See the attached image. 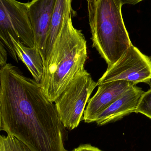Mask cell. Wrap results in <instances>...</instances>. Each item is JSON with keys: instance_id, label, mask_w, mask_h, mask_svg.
Instances as JSON below:
<instances>
[{"instance_id": "cell-5", "label": "cell", "mask_w": 151, "mask_h": 151, "mask_svg": "<svg viewBox=\"0 0 151 151\" xmlns=\"http://www.w3.org/2000/svg\"><path fill=\"white\" fill-rule=\"evenodd\" d=\"M151 80V58L132 44L115 63L108 66L98 81L97 86L117 81L129 82L134 85L149 83Z\"/></svg>"}, {"instance_id": "cell-14", "label": "cell", "mask_w": 151, "mask_h": 151, "mask_svg": "<svg viewBox=\"0 0 151 151\" xmlns=\"http://www.w3.org/2000/svg\"><path fill=\"white\" fill-rule=\"evenodd\" d=\"M72 151H103L90 144L81 145Z\"/></svg>"}, {"instance_id": "cell-4", "label": "cell", "mask_w": 151, "mask_h": 151, "mask_svg": "<svg viewBox=\"0 0 151 151\" xmlns=\"http://www.w3.org/2000/svg\"><path fill=\"white\" fill-rule=\"evenodd\" d=\"M97 82L86 70L74 78L55 101L61 122L65 127L72 130L83 120L86 105Z\"/></svg>"}, {"instance_id": "cell-8", "label": "cell", "mask_w": 151, "mask_h": 151, "mask_svg": "<svg viewBox=\"0 0 151 151\" xmlns=\"http://www.w3.org/2000/svg\"><path fill=\"white\" fill-rule=\"evenodd\" d=\"M0 5L6 11L21 42L27 47H35L34 36L28 15L27 3H24L17 0H0Z\"/></svg>"}, {"instance_id": "cell-2", "label": "cell", "mask_w": 151, "mask_h": 151, "mask_svg": "<svg viewBox=\"0 0 151 151\" xmlns=\"http://www.w3.org/2000/svg\"><path fill=\"white\" fill-rule=\"evenodd\" d=\"M72 12V9H66L55 17L58 34L40 83L45 96L53 103L85 70L87 59V40L81 30L74 26Z\"/></svg>"}, {"instance_id": "cell-9", "label": "cell", "mask_w": 151, "mask_h": 151, "mask_svg": "<svg viewBox=\"0 0 151 151\" xmlns=\"http://www.w3.org/2000/svg\"><path fill=\"white\" fill-rule=\"evenodd\" d=\"M144 91L136 85L131 86L120 97L99 114L95 122L103 126L136 112L139 100Z\"/></svg>"}, {"instance_id": "cell-13", "label": "cell", "mask_w": 151, "mask_h": 151, "mask_svg": "<svg viewBox=\"0 0 151 151\" xmlns=\"http://www.w3.org/2000/svg\"><path fill=\"white\" fill-rule=\"evenodd\" d=\"M7 52L6 47L2 42L0 41V66L1 68L7 64Z\"/></svg>"}, {"instance_id": "cell-11", "label": "cell", "mask_w": 151, "mask_h": 151, "mask_svg": "<svg viewBox=\"0 0 151 151\" xmlns=\"http://www.w3.org/2000/svg\"><path fill=\"white\" fill-rule=\"evenodd\" d=\"M0 151H33L26 145L13 136L1 135Z\"/></svg>"}, {"instance_id": "cell-7", "label": "cell", "mask_w": 151, "mask_h": 151, "mask_svg": "<svg viewBox=\"0 0 151 151\" xmlns=\"http://www.w3.org/2000/svg\"><path fill=\"white\" fill-rule=\"evenodd\" d=\"M136 85L125 81H117L98 85L95 95L90 99L85 108L83 120L95 122L97 116L120 97L131 86Z\"/></svg>"}, {"instance_id": "cell-6", "label": "cell", "mask_w": 151, "mask_h": 151, "mask_svg": "<svg viewBox=\"0 0 151 151\" xmlns=\"http://www.w3.org/2000/svg\"><path fill=\"white\" fill-rule=\"evenodd\" d=\"M57 0H32L28 12L34 36L35 47L44 64L46 43Z\"/></svg>"}, {"instance_id": "cell-10", "label": "cell", "mask_w": 151, "mask_h": 151, "mask_svg": "<svg viewBox=\"0 0 151 151\" xmlns=\"http://www.w3.org/2000/svg\"><path fill=\"white\" fill-rule=\"evenodd\" d=\"M17 56L27 66L34 79L40 83L44 71V64L39 50L35 47H30L11 37Z\"/></svg>"}, {"instance_id": "cell-12", "label": "cell", "mask_w": 151, "mask_h": 151, "mask_svg": "<svg viewBox=\"0 0 151 151\" xmlns=\"http://www.w3.org/2000/svg\"><path fill=\"white\" fill-rule=\"evenodd\" d=\"M136 112L144 114L151 119V88L142 95Z\"/></svg>"}, {"instance_id": "cell-3", "label": "cell", "mask_w": 151, "mask_h": 151, "mask_svg": "<svg viewBox=\"0 0 151 151\" xmlns=\"http://www.w3.org/2000/svg\"><path fill=\"white\" fill-rule=\"evenodd\" d=\"M120 0H90L87 2L93 47L112 65L132 45L121 13Z\"/></svg>"}, {"instance_id": "cell-15", "label": "cell", "mask_w": 151, "mask_h": 151, "mask_svg": "<svg viewBox=\"0 0 151 151\" xmlns=\"http://www.w3.org/2000/svg\"><path fill=\"white\" fill-rule=\"evenodd\" d=\"M143 0H120L122 5L125 4H134L138 3Z\"/></svg>"}, {"instance_id": "cell-1", "label": "cell", "mask_w": 151, "mask_h": 151, "mask_svg": "<svg viewBox=\"0 0 151 151\" xmlns=\"http://www.w3.org/2000/svg\"><path fill=\"white\" fill-rule=\"evenodd\" d=\"M0 130L33 151H69L67 132L41 85L10 63L0 70Z\"/></svg>"}]
</instances>
